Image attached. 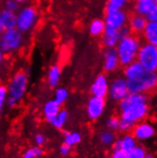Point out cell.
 <instances>
[{"label":"cell","instance_id":"obj_8","mask_svg":"<svg viewBox=\"0 0 157 158\" xmlns=\"http://www.w3.org/2000/svg\"><path fill=\"white\" fill-rule=\"evenodd\" d=\"M129 89L127 85V80L124 76L115 77L109 86V94L108 95L111 100L121 101L124 97L129 94Z\"/></svg>","mask_w":157,"mask_h":158},{"label":"cell","instance_id":"obj_29","mask_svg":"<svg viewBox=\"0 0 157 158\" xmlns=\"http://www.w3.org/2000/svg\"><path fill=\"white\" fill-rule=\"evenodd\" d=\"M19 8L20 5L17 2H15L14 0H4L3 2V10H9V12L16 13Z\"/></svg>","mask_w":157,"mask_h":158},{"label":"cell","instance_id":"obj_36","mask_svg":"<svg viewBox=\"0 0 157 158\" xmlns=\"http://www.w3.org/2000/svg\"><path fill=\"white\" fill-rule=\"evenodd\" d=\"M71 150H72V147H70L69 145L63 143L61 145V147H60V153L63 156H67V155H68L71 152Z\"/></svg>","mask_w":157,"mask_h":158},{"label":"cell","instance_id":"obj_9","mask_svg":"<svg viewBox=\"0 0 157 158\" xmlns=\"http://www.w3.org/2000/svg\"><path fill=\"white\" fill-rule=\"evenodd\" d=\"M103 20L105 22L106 27L118 31L119 29L128 24L129 15L125 10L109 12V13H106L105 18Z\"/></svg>","mask_w":157,"mask_h":158},{"label":"cell","instance_id":"obj_23","mask_svg":"<svg viewBox=\"0 0 157 158\" xmlns=\"http://www.w3.org/2000/svg\"><path fill=\"white\" fill-rule=\"evenodd\" d=\"M105 28H106V25H105L104 20L101 18H96V19H93L91 23H89V31L91 33V35L97 37V36L102 35Z\"/></svg>","mask_w":157,"mask_h":158},{"label":"cell","instance_id":"obj_43","mask_svg":"<svg viewBox=\"0 0 157 158\" xmlns=\"http://www.w3.org/2000/svg\"><path fill=\"white\" fill-rule=\"evenodd\" d=\"M145 158H154V157L152 155H151V154H146Z\"/></svg>","mask_w":157,"mask_h":158},{"label":"cell","instance_id":"obj_30","mask_svg":"<svg viewBox=\"0 0 157 158\" xmlns=\"http://www.w3.org/2000/svg\"><path fill=\"white\" fill-rule=\"evenodd\" d=\"M146 154L147 153L142 147L136 146L131 152L128 153V158H145Z\"/></svg>","mask_w":157,"mask_h":158},{"label":"cell","instance_id":"obj_16","mask_svg":"<svg viewBox=\"0 0 157 158\" xmlns=\"http://www.w3.org/2000/svg\"><path fill=\"white\" fill-rule=\"evenodd\" d=\"M136 146V139L133 137V135H125L121 138L115 139L114 142V150H121L126 153L131 152Z\"/></svg>","mask_w":157,"mask_h":158},{"label":"cell","instance_id":"obj_44","mask_svg":"<svg viewBox=\"0 0 157 158\" xmlns=\"http://www.w3.org/2000/svg\"><path fill=\"white\" fill-rule=\"evenodd\" d=\"M33 158H40V156H35V157H33Z\"/></svg>","mask_w":157,"mask_h":158},{"label":"cell","instance_id":"obj_38","mask_svg":"<svg viewBox=\"0 0 157 158\" xmlns=\"http://www.w3.org/2000/svg\"><path fill=\"white\" fill-rule=\"evenodd\" d=\"M111 158H128V153L124 152L121 150H114Z\"/></svg>","mask_w":157,"mask_h":158},{"label":"cell","instance_id":"obj_14","mask_svg":"<svg viewBox=\"0 0 157 158\" xmlns=\"http://www.w3.org/2000/svg\"><path fill=\"white\" fill-rule=\"evenodd\" d=\"M148 21L146 19L145 16L143 15H139L137 14H133L130 16H129V20H128V26L131 31L132 35H142V32L147 25Z\"/></svg>","mask_w":157,"mask_h":158},{"label":"cell","instance_id":"obj_22","mask_svg":"<svg viewBox=\"0 0 157 158\" xmlns=\"http://www.w3.org/2000/svg\"><path fill=\"white\" fill-rule=\"evenodd\" d=\"M61 78V69L58 65H53L50 68L48 72V84L51 88H56L60 82Z\"/></svg>","mask_w":157,"mask_h":158},{"label":"cell","instance_id":"obj_10","mask_svg":"<svg viewBox=\"0 0 157 158\" xmlns=\"http://www.w3.org/2000/svg\"><path fill=\"white\" fill-rule=\"evenodd\" d=\"M109 81L106 74L101 73L94 79L93 83L91 86V93L93 96H96L99 98L105 99L109 94Z\"/></svg>","mask_w":157,"mask_h":158},{"label":"cell","instance_id":"obj_15","mask_svg":"<svg viewBox=\"0 0 157 158\" xmlns=\"http://www.w3.org/2000/svg\"><path fill=\"white\" fill-rule=\"evenodd\" d=\"M155 9H157L156 0H135L133 5L134 14L143 16L148 15L151 10Z\"/></svg>","mask_w":157,"mask_h":158},{"label":"cell","instance_id":"obj_46","mask_svg":"<svg viewBox=\"0 0 157 158\" xmlns=\"http://www.w3.org/2000/svg\"><path fill=\"white\" fill-rule=\"evenodd\" d=\"M2 1H3V0H0V3H1V2H2Z\"/></svg>","mask_w":157,"mask_h":158},{"label":"cell","instance_id":"obj_35","mask_svg":"<svg viewBox=\"0 0 157 158\" xmlns=\"http://www.w3.org/2000/svg\"><path fill=\"white\" fill-rule=\"evenodd\" d=\"M145 17L148 22H157V9L151 10V12Z\"/></svg>","mask_w":157,"mask_h":158},{"label":"cell","instance_id":"obj_37","mask_svg":"<svg viewBox=\"0 0 157 158\" xmlns=\"http://www.w3.org/2000/svg\"><path fill=\"white\" fill-rule=\"evenodd\" d=\"M46 142V137H45V135H43L42 133H38L35 135V143L37 144L38 147H41L45 144Z\"/></svg>","mask_w":157,"mask_h":158},{"label":"cell","instance_id":"obj_4","mask_svg":"<svg viewBox=\"0 0 157 158\" xmlns=\"http://www.w3.org/2000/svg\"><path fill=\"white\" fill-rule=\"evenodd\" d=\"M128 89L130 94H148L152 92L157 85L156 73L146 71L140 76L127 80Z\"/></svg>","mask_w":157,"mask_h":158},{"label":"cell","instance_id":"obj_21","mask_svg":"<svg viewBox=\"0 0 157 158\" xmlns=\"http://www.w3.org/2000/svg\"><path fill=\"white\" fill-rule=\"evenodd\" d=\"M60 107L61 105H59L56 101L50 100L45 104L44 106V114L46 119L51 123V121L57 115V114L60 111Z\"/></svg>","mask_w":157,"mask_h":158},{"label":"cell","instance_id":"obj_5","mask_svg":"<svg viewBox=\"0 0 157 158\" xmlns=\"http://www.w3.org/2000/svg\"><path fill=\"white\" fill-rule=\"evenodd\" d=\"M24 40V33L16 28L5 30L0 35V51L4 54L14 52L23 46Z\"/></svg>","mask_w":157,"mask_h":158},{"label":"cell","instance_id":"obj_24","mask_svg":"<svg viewBox=\"0 0 157 158\" xmlns=\"http://www.w3.org/2000/svg\"><path fill=\"white\" fill-rule=\"evenodd\" d=\"M129 0H107L106 13L115 12V10H125Z\"/></svg>","mask_w":157,"mask_h":158},{"label":"cell","instance_id":"obj_18","mask_svg":"<svg viewBox=\"0 0 157 158\" xmlns=\"http://www.w3.org/2000/svg\"><path fill=\"white\" fill-rule=\"evenodd\" d=\"M146 72V70L143 68V66L137 61H133L130 63L129 65L124 67V70H123V73H124V78L126 80H131L141 74H143Z\"/></svg>","mask_w":157,"mask_h":158},{"label":"cell","instance_id":"obj_6","mask_svg":"<svg viewBox=\"0 0 157 158\" xmlns=\"http://www.w3.org/2000/svg\"><path fill=\"white\" fill-rule=\"evenodd\" d=\"M136 60L147 72L156 73L157 70V46L142 42Z\"/></svg>","mask_w":157,"mask_h":158},{"label":"cell","instance_id":"obj_17","mask_svg":"<svg viewBox=\"0 0 157 158\" xmlns=\"http://www.w3.org/2000/svg\"><path fill=\"white\" fill-rule=\"evenodd\" d=\"M102 44L104 48H115L119 41L118 31L106 27L102 33Z\"/></svg>","mask_w":157,"mask_h":158},{"label":"cell","instance_id":"obj_28","mask_svg":"<svg viewBox=\"0 0 157 158\" xmlns=\"http://www.w3.org/2000/svg\"><path fill=\"white\" fill-rule=\"evenodd\" d=\"M68 97H69L68 89L66 88H58V89H56V91H55L53 100L56 101L59 105H62L65 101L68 99Z\"/></svg>","mask_w":157,"mask_h":158},{"label":"cell","instance_id":"obj_39","mask_svg":"<svg viewBox=\"0 0 157 158\" xmlns=\"http://www.w3.org/2000/svg\"><path fill=\"white\" fill-rule=\"evenodd\" d=\"M16 104H17V102H16V101H15L14 99L10 98V97H8V105H9L10 107H14Z\"/></svg>","mask_w":157,"mask_h":158},{"label":"cell","instance_id":"obj_25","mask_svg":"<svg viewBox=\"0 0 157 158\" xmlns=\"http://www.w3.org/2000/svg\"><path fill=\"white\" fill-rule=\"evenodd\" d=\"M68 117H69L68 111L65 110H60V111L57 114V115L51 121V124L56 129H62L65 125V123L67 122Z\"/></svg>","mask_w":157,"mask_h":158},{"label":"cell","instance_id":"obj_19","mask_svg":"<svg viewBox=\"0 0 157 158\" xmlns=\"http://www.w3.org/2000/svg\"><path fill=\"white\" fill-rule=\"evenodd\" d=\"M142 35L146 43L157 46V22H148Z\"/></svg>","mask_w":157,"mask_h":158},{"label":"cell","instance_id":"obj_47","mask_svg":"<svg viewBox=\"0 0 157 158\" xmlns=\"http://www.w3.org/2000/svg\"><path fill=\"white\" fill-rule=\"evenodd\" d=\"M156 1H157V0H156Z\"/></svg>","mask_w":157,"mask_h":158},{"label":"cell","instance_id":"obj_45","mask_svg":"<svg viewBox=\"0 0 157 158\" xmlns=\"http://www.w3.org/2000/svg\"><path fill=\"white\" fill-rule=\"evenodd\" d=\"M1 10H2V9H1V6H0V12H1Z\"/></svg>","mask_w":157,"mask_h":158},{"label":"cell","instance_id":"obj_7","mask_svg":"<svg viewBox=\"0 0 157 158\" xmlns=\"http://www.w3.org/2000/svg\"><path fill=\"white\" fill-rule=\"evenodd\" d=\"M28 75L25 72L16 73L10 79L8 86V95L9 97L14 99L16 102L20 101L26 94L28 89Z\"/></svg>","mask_w":157,"mask_h":158},{"label":"cell","instance_id":"obj_11","mask_svg":"<svg viewBox=\"0 0 157 158\" xmlns=\"http://www.w3.org/2000/svg\"><path fill=\"white\" fill-rule=\"evenodd\" d=\"M105 99L99 98L96 96H92L89 98L88 105H87V114L88 116L92 120L98 119L103 114L105 110Z\"/></svg>","mask_w":157,"mask_h":158},{"label":"cell","instance_id":"obj_1","mask_svg":"<svg viewBox=\"0 0 157 158\" xmlns=\"http://www.w3.org/2000/svg\"><path fill=\"white\" fill-rule=\"evenodd\" d=\"M141 44L142 40L137 35H132V33L127 37L119 39L115 47V51L120 66L125 67L136 60Z\"/></svg>","mask_w":157,"mask_h":158},{"label":"cell","instance_id":"obj_13","mask_svg":"<svg viewBox=\"0 0 157 158\" xmlns=\"http://www.w3.org/2000/svg\"><path fill=\"white\" fill-rule=\"evenodd\" d=\"M155 134V129L150 123L140 122L133 127V137L135 139L144 141L148 140Z\"/></svg>","mask_w":157,"mask_h":158},{"label":"cell","instance_id":"obj_41","mask_svg":"<svg viewBox=\"0 0 157 158\" xmlns=\"http://www.w3.org/2000/svg\"><path fill=\"white\" fill-rule=\"evenodd\" d=\"M4 53L1 52V51H0V66H1V64L3 63V60H4Z\"/></svg>","mask_w":157,"mask_h":158},{"label":"cell","instance_id":"obj_27","mask_svg":"<svg viewBox=\"0 0 157 158\" xmlns=\"http://www.w3.org/2000/svg\"><path fill=\"white\" fill-rule=\"evenodd\" d=\"M80 141H81V135L78 132H68L65 135L64 143L69 145L70 147H72V146L79 144Z\"/></svg>","mask_w":157,"mask_h":158},{"label":"cell","instance_id":"obj_3","mask_svg":"<svg viewBox=\"0 0 157 158\" xmlns=\"http://www.w3.org/2000/svg\"><path fill=\"white\" fill-rule=\"evenodd\" d=\"M15 15L16 29L24 35L35 29L39 19L37 9L31 5H23L18 9Z\"/></svg>","mask_w":157,"mask_h":158},{"label":"cell","instance_id":"obj_40","mask_svg":"<svg viewBox=\"0 0 157 158\" xmlns=\"http://www.w3.org/2000/svg\"><path fill=\"white\" fill-rule=\"evenodd\" d=\"M15 2H17L19 5H21V4H26V3H28L29 1H31V0H14Z\"/></svg>","mask_w":157,"mask_h":158},{"label":"cell","instance_id":"obj_2","mask_svg":"<svg viewBox=\"0 0 157 158\" xmlns=\"http://www.w3.org/2000/svg\"><path fill=\"white\" fill-rule=\"evenodd\" d=\"M120 118L126 121L134 127L136 124L140 123L149 112L148 102L145 103H128L125 101H119Z\"/></svg>","mask_w":157,"mask_h":158},{"label":"cell","instance_id":"obj_32","mask_svg":"<svg viewBox=\"0 0 157 158\" xmlns=\"http://www.w3.org/2000/svg\"><path fill=\"white\" fill-rule=\"evenodd\" d=\"M8 97V89L4 85H0V115L3 110V107L6 103V100Z\"/></svg>","mask_w":157,"mask_h":158},{"label":"cell","instance_id":"obj_26","mask_svg":"<svg viewBox=\"0 0 157 158\" xmlns=\"http://www.w3.org/2000/svg\"><path fill=\"white\" fill-rule=\"evenodd\" d=\"M100 141L102 142V144L104 145H111L114 144V142L115 141V134L114 133L113 131L109 130H106L103 131L100 133Z\"/></svg>","mask_w":157,"mask_h":158},{"label":"cell","instance_id":"obj_20","mask_svg":"<svg viewBox=\"0 0 157 158\" xmlns=\"http://www.w3.org/2000/svg\"><path fill=\"white\" fill-rule=\"evenodd\" d=\"M0 22L2 23L5 30H10L16 28V15L15 13L1 10L0 12Z\"/></svg>","mask_w":157,"mask_h":158},{"label":"cell","instance_id":"obj_33","mask_svg":"<svg viewBox=\"0 0 157 158\" xmlns=\"http://www.w3.org/2000/svg\"><path fill=\"white\" fill-rule=\"evenodd\" d=\"M119 118L117 117H109L107 120V127L109 131H116L119 129Z\"/></svg>","mask_w":157,"mask_h":158},{"label":"cell","instance_id":"obj_42","mask_svg":"<svg viewBox=\"0 0 157 158\" xmlns=\"http://www.w3.org/2000/svg\"><path fill=\"white\" fill-rule=\"evenodd\" d=\"M5 31V29H4V27H3V25H2V23L0 22V35H2L3 33V31Z\"/></svg>","mask_w":157,"mask_h":158},{"label":"cell","instance_id":"obj_31","mask_svg":"<svg viewBox=\"0 0 157 158\" xmlns=\"http://www.w3.org/2000/svg\"><path fill=\"white\" fill-rule=\"evenodd\" d=\"M43 153V150L40 147H33L31 149H29L23 155L22 158H33L35 156H41Z\"/></svg>","mask_w":157,"mask_h":158},{"label":"cell","instance_id":"obj_12","mask_svg":"<svg viewBox=\"0 0 157 158\" xmlns=\"http://www.w3.org/2000/svg\"><path fill=\"white\" fill-rule=\"evenodd\" d=\"M119 60L115 48H105L103 52V67L106 73H114L119 68Z\"/></svg>","mask_w":157,"mask_h":158},{"label":"cell","instance_id":"obj_34","mask_svg":"<svg viewBox=\"0 0 157 158\" xmlns=\"http://www.w3.org/2000/svg\"><path fill=\"white\" fill-rule=\"evenodd\" d=\"M131 35V31L130 29L129 28L128 25L122 27L121 29L118 30V35H119V38H124V37H127L129 35Z\"/></svg>","mask_w":157,"mask_h":158}]
</instances>
